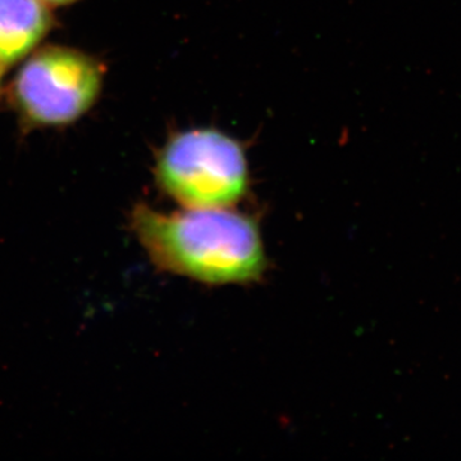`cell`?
<instances>
[{"label":"cell","mask_w":461,"mask_h":461,"mask_svg":"<svg viewBox=\"0 0 461 461\" xmlns=\"http://www.w3.org/2000/svg\"><path fill=\"white\" fill-rule=\"evenodd\" d=\"M0 69H2V67H0Z\"/></svg>","instance_id":"obj_6"},{"label":"cell","mask_w":461,"mask_h":461,"mask_svg":"<svg viewBox=\"0 0 461 461\" xmlns=\"http://www.w3.org/2000/svg\"><path fill=\"white\" fill-rule=\"evenodd\" d=\"M130 227L157 268L202 284H253L268 266L259 224L232 208L163 213L138 204Z\"/></svg>","instance_id":"obj_1"},{"label":"cell","mask_w":461,"mask_h":461,"mask_svg":"<svg viewBox=\"0 0 461 461\" xmlns=\"http://www.w3.org/2000/svg\"><path fill=\"white\" fill-rule=\"evenodd\" d=\"M102 83V66L93 57L74 48L50 45L23 63L9 94L26 122L65 126L93 107Z\"/></svg>","instance_id":"obj_3"},{"label":"cell","mask_w":461,"mask_h":461,"mask_svg":"<svg viewBox=\"0 0 461 461\" xmlns=\"http://www.w3.org/2000/svg\"><path fill=\"white\" fill-rule=\"evenodd\" d=\"M51 25L53 16L42 0H0V67L7 68L25 59Z\"/></svg>","instance_id":"obj_4"},{"label":"cell","mask_w":461,"mask_h":461,"mask_svg":"<svg viewBox=\"0 0 461 461\" xmlns=\"http://www.w3.org/2000/svg\"><path fill=\"white\" fill-rule=\"evenodd\" d=\"M42 2L47 3L48 5H71L76 0H42Z\"/></svg>","instance_id":"obj_5"},{"label":"cell","mask_w":461,"mask_h":461,"mask_svg":"<svg viewBox=\"0 0 461 461\" xmlns=\"http://www.w3.org/2000/svg\"><path fill=\"white\" fill-rule=\"evenodd\" d=\"M154 173L163 193L185 208H233L249 190L244 149L217 130L172 136Z\"/></svg>","instance_id":"obj_2"}]
</instances>
